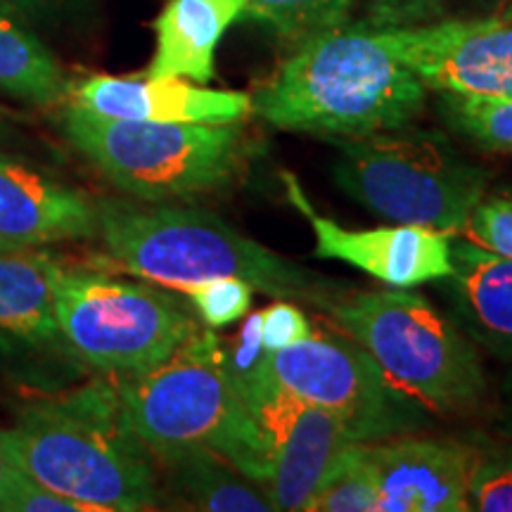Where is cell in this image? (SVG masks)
I'll list each match as a JSON object with an SVG mask.
<instances>
[{"mask_svg": "<svg viewBox=\"0 0 512 512\" xmlns=\"http://www.w3.org/2000/svg\"><path fill=\"white\" fill-rule=\"evenodd\" d=\"M0 439L24 475L95 512L162 503L157 460L133 432L114 377L24 403Z\"/></svg>", "mask_w": 512, "mask_h": 512, "instance_id": "6da1fadb", "label": "cell"}, {"mask_svg": "<svg viewBox=\"0 0 512 512\" xmlns=\"http://www.w3.org/2000/svg\"><path fill=\"white\" fill-rule=\"evenodd\" d=\"M249 98L252 114L280 131L337 140L413 124L425 110L427 86L375 29L344 24L294 46Z\"/></svg>", "mask_w": 512, "mask_h": 512, "instance_id": "7a4b0ae2", "label": "cell"}, {"mask_svg": "<svg viewBox=\"0 0 512 512\" xmlns=\"http://www.w3.org/2000/svg\"><path fill=\"white\" fill-rule=\"evenodd\" d=\"M98 238L126 273L171 290L214 278H242L254 290L328 311L349 287L287 261L221 216L166 202L98 204Z\"/></svg>", "mask_w": 512, "mask_h": 512, "instance_id": "3957f363", "label": "cell"}, {"mask_svg": "<svg viewBox=\"0 0 512 512\" xmlns=\"http://www.w3.org/2000/svg\"><path fill=\"white\" fill-rule=\"evenodd\" d=\"M114 382L133 432L157 463L209 451L266 486L271 448L230 382L223 339L214 330H197L157 368Z\"/></svg>", "mask_w": 512, "mask_h": 512, "instance_id": "277c9868", "label": "cell"}, {"mask_svg": "<svg viewBox=\"0 0 512 512\" xmlns=\"http://www.w3.org/2000/svg\"><path fill=\"white\" fill-rule=\"evenodd\" d=\"M325 313L406 401L460 413L484 396L486 375L475 342L422 294L403 287L344 294Z\"/></svg>", "mask_w": 512, "mask_h": 512, "instance_id": "5b68a950", "label": "cell"}, {"mask_svg": "<svg viewBox=\"0 0 512 512\" xmlns=\"http://www.w3.org/2000/svg\"><path fill=\"white\" fill-rule=\"evenodd\" d=\"M64 136L102 176L143 202L190 200L228 188L249 140L240 124H159L112 119L69 102Z\"/></svg>", "mask_w": 512, "mask_h": 512, "instance_id": "8992f818", "label": "cell"}, {"mask_svg": "<svg viewBox=\"0 0 512 512\" xmlns=\"http://www.w3.org/2000/svg\"><path fill=\"white\" fill-rule=\"evenodd\" d=\"M330 143H337L335 183L387 221L458 235L484 197V171L439 131L408 124Z\"/></svg>", "mask_w": 512, "mask_h": 512, "instance_id": "52a82bcc", "label": "cell"}, {"mask_svg": "<svg viewBox=\"0 0 512 512\" xmlns=\"http://www.w3.org/2000/svg\"><path fill=\"white\" fill-rule=\"evenodd\" d=\"M55 313L69 356L107 377L157 368L200 330L192 313L155 285L67 266Z\"/></svg>", "mask_w": 512, "mask_h": 512, "instance_id": "ba28073f", "label": "cell"}, {"mask_svg": "<svg viewBox=\"0 0 512 512\" xmlns=\"http://www.w3.org/2000/svg\"><path fill=\"white\" fill-rule=\"evenodd\" d=\"M266 368L287 392L335 415L358 444L399 437L413 425L411 401L394 392L373 358L344 332L320 330L287 349L266 351Z\"/></svg>", "mask_w": 512, "mask_h": 512, "instance_id": "9c48e42d", "label": "cell"}, {"mask_svg": "<svg viewBox=\"0 0 512 512\" xmlns=\"http://www.w3.org/2000/svg\"><path fill=\"white\" fill-rule=\"evenodd\" d=\"M235 389L271 448V477L264 491L273 510H304L332 458L351 444L349 432L332 413L280 387L266 361L259 373Z\"/></svg>", "mask_w": 512, "mask_h": 512, "instance_id": "30bf717a", "label": "cell"}, {"mask_svg": "<svg viewBox=\"0 0 512 512\" xmlns=\"http://www.w3.org/2000/svg\"><path fill=\"white\" fill-rule=\"evenodd\" d=\"M382 46L439 93L512 98V19H444L375 29Z\"/></svg>", "mask_w": 512, "mask_h": 512, "instance_id": "8fae6325", "label": "cell"}, {"mask_svg": "<svg viewBox=\"0 0 512 512\" xmlns=\"http://www.w3.org/2000/svg\"><path fill=\"white\" fill-rule=\"evenodd\" d=\"M287 188L294 204L311 221L318 259L342 261L384 285L403 287V290L444 280L451 273L453 235L425 226H408V223L349 230L316 214L292 178H287Z\"/></svg>", "mask_w": 512, "mask_h": 512, "instance_id": "7c38bea8", "label": "cell"}, {"mask_svg": "<svg viewBox=\"0 0 512 512\" xmlns=\"http://www.w3.org/2000/svg\"><path fill=\"white\" fill-rule=\"evenodd\" d=\"M377 512H465L477 446L458 439L392 437L368 444Z\"/></svg>", "mask_w": 512, "mask_h": 512, "instance_id": "4fadbf2b", "label": "cell"}, {"mask_svg": "<svg viewBox=\"0 0 512 512\" xmlns=\"http://www.w3.org/2000/svg\"><path fill=\"white\" fill-rule=\"evenodd\" d=\"M98 204L38 166L0 152V249L93 238Z\"/></svg>", "mask_w": 512, "mask_h": 512, "instance_id": "5bb4252c", "label": "cell"}, {"mask_svg": "<svg viewBox=\"0 0 512 512\" xmlns=\"http://www.w3.org/2000/svg\"><path fill=\"white\" fill-rule=\"evenodd\" d=\"M74 105L112 119L159 124H240L252 114V98L240 91L152 76L95 74L74 88Z\"/></svg>", "mask_w": 512, "mask_h": 512, "instance_id": "9a60e30c", "label": "cell"}, {"mask_svg": "<svg viewBox=\"0 0 512 512\" xmlns=\"http://www.w3.org/2000/svg\"><path fill=\"white\" fill-rule=\"evenodd\" d=\"M62 268L41 249H0V354L12 361L69 356L55 313Z\"/></svg>", "mask_w": 512, "mask_h": 512, "instance_id": "2e32d148", "label": "cell"}, {"mask_svg": "<svg viewBox=\"0 0 512 512\" xmlns=\"http://www.w3.org/2000/svg\"><path fill=\"white\" fill-rule=\"evenodd\" d=\"M446 292L470 339L512 361V259L472 240L451 242Z\"/></svg>", "mask_w": 512, "mask_h": 512, "instance_id": "e0dca14e", "label": "cell"}, {"mask_svg": "<svg viewBox=\"0 0 512 512\" xmlns=\"http://www.w3.org/2000/svg\"><path fill=\"white\" fill-rule=\"evenodd\" d=\"M245 17V0H169L155 19V57L147 76L207 83L216 74V48Z\"/></svg>", "mask_w": 512, "mask_h": 512, "instance_id": "ac0fdd59", "label": "cell"}, {"mask_svg": "<svg viewBox=\"0 0 512 512\" xmlns=\"http://www.w3.org/2000/svg\"><path fill=\"white\" fill-rule=\"evenodd\" d=\"M159 477L166 496L188 510L204 512H268L273 503L264 486L235 470L209 451H190L164 460Z\"/></svg>", "mask_w": 512, "mask_h": 512, "instance_id": "d6986e66", "label": "cell"}, {"mask_svg": "<svg viewBox=\"0 0 512 512\" xmlns=\"http://www.w3.org/2000/svg\"><path fill=\"white\" fill-rule=\"evenodd\" d=\"M69 91L62 64L46 43L0 10V93L36 107H55Z\"/></svg>", "mask_w": 512, "mask_h": 512, "instance_id": "ffe728a7", "label": "cell"}, {"mask_svg": "<svg viewBox=\"0 0 512 512\" xmlns=\"http://www.w3.org/2000/svg\"><path fill=\"white\" fill-rule=\"evenodd\" d=\"M306 512H377L375 472L368 444L351 441L332 463L313 491Z\"/></svg>", "mask_w": 512, "mask_h": 512, "instance_id": "44dd1931", "label": "cell"}, {"mask_svg": "<svg viewBox=\"0 0 512 512\" xmlns=\"http://www.w3.org/2000/svg\"><path fill=\"white\" fill-rule=\"evenodd\" d=\"M354 5L356 0H245V17L299 46L306 38L344 27Z\"/></svg>", "mask_w": 512, "mask_h": 512, "instance_id": "7402d4cb", "label": "cell"}, {"mask_svg": "<svg viewBox=\"0 0 512 512\" xmlns=\"http://www.w3.org/2000/svg\"><path fill=\"white\" fill-rule=\"evenodd\" d=\"M439 114L482 150L512 155V98L441 93Z\"/></svg>", "mask_w": 512, "mask_h": 512, "instance_id": "603a6c76", "label": "cell"}, {"mask_svg": "<svg viewBox=\"0 0 512 512\" xmlns=\"http://www.w3.org/2000/svg\"><path fill=\"white\" fill-rule=\"evenodd\" d=\"M183 294H188L192 309L202 323L211 330H219L247 316L252 309L254 287L247 280L228 275V278H214L190 285Z\"/></svg>", "mask_w": 512, "mask_h": 512, "instance_id": "cb8c5ba5", "label": "cell"}, {"mask_svg": "<svg viewBox=\"0 0 512 512\" xmlns=\"http://www.w3.org/2000/svg\"><path fill=\"white\" fill-rule=\"evenodd\" d=\"M467 510L512 512V453L477 448L467 484Z\"/></svg>", "mask_w": 512, "mask_h": 512, "instance_id": "d4e9b609", "label": "cell"}, {"mask_svg": "<svg viewBox=\"0 0 512 512\" xmlns=\"http://www.w3.org/2000/svg\"><path fill=\"white\" fill-rule=\"evenodd\" d=\"M463 233L479 247L512 259V197H482L472 209Z\"/></svg>", "mask_w": 512, "mask_h": 512, "instance_id": "484cf974", "label": "cell"}, {"mask_svg": "<svg viewBox=\"0 0 512 512\" xmlns=\"http://www.w3.org/2000/svg\"><path fill=\"white\" fill-rule=\"evenodd\" d=\"M453 0H368L366 27L406 29L430 24L444 15Z\"/></svg>", "mask_w": 512, "mask_h": 512, "instance_id": "4316f807", "label": "cell"}, {"mask_svg": "<svg viewBox=\"0 0 512 512\" xmlns=\"http://www.w3.org/2000/svg\"><path fill=\"white\" fill-rule=\"evenodd\" d=\"M311 320L294 302L280 299L261 311V339L266 351H280L304 342L313 335Z\"/></svg>", "mask_w": 512, "mask_h": 512, "instance_id": "83f0119b", "label": "cell"}, {"mask_svg": "<svg viewBox=\"0 0 512 512\" xmlns=\"http://www.w3.org/2000/svg\"><path fill=\"white\" fill-rule=\"evenodd\" d=\"M5 512H95L91 505L76 501L60 494V491L48 489L36 479L24 475L22 470L17 472L15 482H12Z\"/></svg>", "mask_w": 512, "mask_h": 512, "instance_id": "f1b7e54d", "label": "cell"}, {"mask_svg": "<svg viewBox=\"0 0 512 512\" xmlns=\"http://www.w3.org/2000/svg\"><path fill=\"white\" fill-rule=\"evenodd\" d=\"M19 467L12 463L8 448H5L3 439H0V512H5V503H8L12 482H15Z\"/></svg>", "mask_w": 512, "mask_h": 512, "instance_id": "f546056e", "label": "cell"}, {"mask_svg": "<svg viewBox=\"0 0 512 512\" xmlns=\"http://www.w3.org/2000/svg\"><path fill=\"white\" fill-rule=\"evenodd\" d=\"M60 0H0V10L8 12V15H34L43 8L57 5Z\"/></svg>", "mask_w": 512, "mask_h": 512, "instance_id": "4dcf8cb0", "label": "cell"}, {"mask_svg": "<svg viewBox=\"0 0 512 512\" xmlns=\"http://www.w3.org/2000/svg\"><path fill=\"white\" fill-rule=\"evenodd\" d=\"M505 17L512 19V0H508V12H505Z\"/></svg>", "mask_w": 512, "mask_h": 512, "instance_id": "1f68e13d", "label": "cell"}, {"mask_svg": "<svg viewBox=\"0 0 512 512\" xmlns=\"http://www.w3.org/2000/svg\"><path fill=\"white\" fill-rule=\"evenodd\" d=\"M5 138V126H3V121H0V140Z\"/></svg>", "mask_w": 512, "mask_h": 512, "instance_id": "d6a6232c", "label": "cell"}]
</instances>
